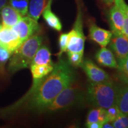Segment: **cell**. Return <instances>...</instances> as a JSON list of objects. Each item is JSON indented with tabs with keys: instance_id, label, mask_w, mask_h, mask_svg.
Masks as SVG:
<instances>
[{
	"instance_id": "1",
	"label": "cell",
	"mask_w": 128,
	"mask_h": 128,
	"mask_svg": "<svg viewBox=\"0 0 128 128\" xmlns=\"http://www.w3.org/2000/svg\"><path fill=\"white\" fill-rule=\"evenodd\" d=\"M76 75L68 61L60 58L45 77L33 80L28 107L34 111L46 110L62 90L74 82Z\"/></svg>"
},
{
	"instance_id": "2",
	"label": "cell",
	"mask_w": 128,
	"mask_h": 128,
	"mask_svg": "<svg viewBox=\"0 0 128 128\" xmlns=\"http://www.w3.org/2000/svg\"><path fill=\"white\" fill-rule=\"evenodd\" d=\"M43 38L38 33L32 35L12 53L9 60L8 70L14 73L30 67L36 51L42 45Z\"/></svg>"
},
{
	"instance_id": "3",
	"label": "cell",
	"mask_w": 128,
	"mask_h": 128,
	"mask_svg": "<svg viewBox=\"0 0 128 128\" xmlns=\"http://www.w3.org/2000/svg\"><path fill=\"white\" fill-rule=\"evenodd\" d=\"M118 86L110 79L98 83L91 82L86 97L94 106L107 109L116 104Z\"/></svg>"
},
{
	"instance_id": "4",
	"label": "cell",
	"mask_w": 128,
	"mask_h": 128,
	"mask_svg": "<svg viewBox=\"0 0 128 128\" xmlns=\"http://www.w3.org/2000/svg\"><path fill=\"white\" fill-rule=\"evenodd\" d=\"M85 94L79 85L74 82L62 90L46 110L56 112L66 109L83 102Z\"/></svg>"
},
{
	"instance_id": "5",
	"label": "cell",
	"mask_w": 128,
	"mask_h": 128,
	"mask_svg": "<svg viewBox=\"0 0 128 128\" xmlns=\"http://www.w3.org/2000/svg\"><path fill=\"white\" fill-rule=\"evenodd\" d=\"M39 28V24L37 21L28 16H24L12 28L17 33L23 43L32 35L37 33Z\"/></svg>"
},
{
	"instance_id": "6",
	"label": "cell",
	"mask_w": 128,
	"mask_h": 128,
	"mask_svg": "<svg viewBox=\"0 0 128 128\" xmlns=\"http://www.w3.org/2000/svg\"><path fill=\"white\" fill-rule=\"evenodd\" d=\"M80 66L84 70L88 78L91 81V82H102L111 79L106 72L88 59L83 60Z\"/></svg>"
},
{
	"instance_id": "7",
	"label": "cell",
	"mask_w": 128,
	"mask_h": 128,
	"mask_svg": "<svg viewBox=\"0 0 128 128\" xmlns=\"http://www.w3.org/2000/svg\"><path fill=\"white\" fill-rule=\"evenodd\" d=\"M22 44L18 34L12 28L2 26L0 30V46L12 54Z\"/></svg>"
},
{
	"instance_id": "8",
	"label": "cell",
	"mask_w": 128,
	"mask_h": 128,
	"mask_svg": "<svg viewBox=\"0 0 128 128\" xmlns=\"http://www.w3.org/2000/svg\"><path fill=\"white\" fill-rule=\"evenodd\" d=\"M109 44L112 51L118 60L128 56V39L122 33L113 34Z\"/></svg>"
},
{
	"instance_id": "9",
	"label": "cell",
	"mask_w": 128,
	"mask_h": 128,
	"mask_svg": "<svg viewBox=\"0 0 128 128\" xmlns=\"http://www.w3.org/2000/svg\"><path fill=\"white\" fill-rule=\"evenodd\" d=\"M112 35L111 31L99 28L96 24L92 23L90 25L89 39L95 42L101 47H106L110 43Z\"/></svg>"
},
{
	"instance_id": "10",
	"label": "cell",
	"mask_w": 128,
	"mask_h": 128,
	"mask_svg": "<svg viewBox=\"0 0 128 128\" xmlns=\"http://www.w3.org/2000/svg\"><path fill=\"white\" fill-rule=\"evenodd\" d=\"M0 14L2 26L8 28L14 26L23 17L10 5H6L1 10Z\"/></svg>"
},
{
	"instance_id": "11",
	"label": "cell",
	"mask_w": 128,
	"mask_h": 128,
	"mask_svg": "<svg viewBox=\"0 0 128 128\" xmlns=\"http://www.w3.org/2000/svg\"><path fill=\"white\" fill-rule=\"evenodd\" d=\"M124 13L114 4L109 12V21L113 34L122 33V32L124 26Z\"/></svg>"
},
{
	"instance_id": "12",
	"label": "cell",
	"mask_w": 128,
	"mask_h": 128,
	"mask_svg": "<svg viewBox=\"0 0 128 128\" xmlns=\"http://www.w3.org/2000/svg\"><path fill=\"white\" fill-rule=\"evenodd\" d=\"M96 60L100 65L112 68H118V62L113 52L106 47H102L96 54Z\"/></svg>"
},
{
	"instance_id": "13",
	"label": "cell",
	"mask_w": 128,
	"mask_h": 128,
	"mask_svg": "<svg viewBox=\"0 0 128 128\" xmlns=\"http://www.w3.org/2000/svg\"><path fill=\"white\" fill-rule=\"evenodd\" d=\"M69 40L66 52L84 53L85 35L78 33L73 28L68 33Z\"/></svg>"
},
{
	"instance_id": "14",
	"label": "cell",
	"mask_w": 128,
	"mask_h": 128,
	"mask_svg": "<svg viewBox=\"0 0 128 128\" xmlns=\"http://www.w3.org/2000/svg\"><path fill=\"white\" fill-rule=\"evenodd\" d=\"M52 2V0H48L47 4L42 14H43V17L46 23L50 28L55 30L56 31L60 32L62 28V23L58 17L51 10Z\"/></svg>"
},
{
	"instance_id": "15",
	"label": "cell",
	"mask_w": 128,
	"mask_h": 128,
	"mask_svg": "<svg viewBox=\"0 0 128 128\" xmlns=\"http://www.w3.org/2000/svg\"><path fill=\"white\" fill-rule=\"evenodd\" d=\"M116 104L122 113L128 116V84L118 86Z\"/></svg>"
},
{
	"instance_id": "16",
	"label": "cell",
	"mask_w": 128,
	"mask_h": 128,
	"mask_svg": "<svg viewBox=\"0 0 128 128\" xmlns=\"http://www.w3.org/2000/svg\"><path fill=\"white\" fill-rule=\"evenodd\" d=\"M31 65H54L51 59V53L47 46H40L35 54Z\"/></svg>"
},
{
	"instance_id": "17",
	"label": "cell",
	"mask_w": 128,
	"mask_h": 128,
	"mask_svg": "<svg viewBox=\"0 0 128 128\" xmlns=\"http://www.w3.org/2000/svg\"><path fill=\"white\" fill-rule=\"evenodd\" d=\"M48 0H30L28 4V16L38 22Z\"/></svg>"
},
{
	"instance_id": "18",
	"label": "cell",
	"mask_w": 128,
	"mask_h": 128,
	"mask_svg": "<svg viewBox=\"0 0 128 128\" xmlns=\"http://www.w3.org/2000/svg\"><path fill=\"white\" fill-rule=\"evenodd\" d=\"M54 66V65H31L30 68L33 80L45 77L52 71Z\"/></svg>"
},
{
	"instance_id": "19",
	"label": "cell",
	"mask_w": 128,
	"mask_h": 128,
	"mask_svg": "<svg viewBox=\"0 0 128 128\" xmlns=\"http://www.w3.org/2000/svg\"><path fill=\"white\" fill-rule=\"evenodd\" d=\"M118 75L123 82L128 84V56L124 59L118 60Z\"/></svg>"
},
{
	"instance_id": "20",
	"label": "cell",
	"mask_w": 128,
	"mask_h": 128,
	"mask_svg": "<svg viewBox=\"0 0 128 128\" xmlns=\"http://www.w3.org/2000/svg\"><path fill=\"white\" fill-rule=\"evenodd\" d=\"M29 0H9V5L23 17L28 14Z\"/></svg>"
},
{
	"instance_id": "21",
	"label": "cell",
	"mask_w": 128,
	"mask_h": 128,
	"mask_svg": "<svg viewBox=\"0 0 128 128\" xmlns=\"http://www.w3.org/2000/svg\"><path fill=\"white\" fill-rule=\"evenodd\" d=\"M68 52V62L71 66H80L83 62V54L81 52Z\"/></svg>"
},
{
	"instance_id": "22",
	"label": "cell",
	"mask_w": 128,
	"mask_h": 128,
	"mask_svg": "<svg viewBox=\"0 0 128 128\" xmlns=\"http://www.w3.org/2000/svg\"><path fill=\"white\" fill-rule=\"evenodd\" d=\"M12 53L2 46H0V71L4 70L6 64L10 60Z\"/></svg>"
},
{
	"instance_id": "23",
	"label": "cell",
	"mask_w": 128,
	"mask_h": 128,
	"mask_svg": "<svg viewBox=\"0 0 128 128\" xmlns=\"http://www.w3.org/2000/svg\"><path fill=\"white\" fill-rule=\"evenodd\" d=\"M112 124L115 128H128V116L121 113Z\"/></svg>"
},
{
	"instance_id": "24",
	"label": "cell",
	"mask_w": 128,
	"mask_h": 128,
	"mask_svg": "<svg viewBox=\"0 0 128 128\" xmlns=\"http://www.w3.org/2000/svg\"><path fill=\"white\" fill-rule=\"evenodd\" d=\"M69 40V34L67 33H62L59 38V46H60V52L58 54V56L60 57L61 56L63 53L66 52L67 47H68Z\"/></svg>"
},
{
	"instance_id": "25",
	"label": "cell",
	"mask_w": 128,
	"mask_h": 128,
	"mask_svg": "<svg viewBox=\"0 0 128 128\" xmlns=\"http://www.w3.org/2000/svg\"><path fill=\"white\" fill-rule=\"evenodd\" d=\"M107 113H108V122H113L115 119L121 114L119 108L116 104L112 106L110 108H107Z\"/></svg>"
},
{
	"instance_id": "26",
	"label": "cell",
	"mask_w": 128,
	"mask_h": 128,
	"mask_svg": "<svg viewBox=\"0 0 128 128\" xmlns=\"http://www.w3.org/2000/svg\"><path fill=\"white\" fill-rule=\"evenodd\" d=\"M100 108H94L88 112L86 120V126L93 122H98V115Z\"/></svg>"
},
{
	"instance_id": "27",
	"label": "cell",
	"mask_w": 128,
	"mask_h": 128,
	"mask_svg": "<svg viewBox=\"0 0 128 128\" xmlns=\"http://www.w3.org/2000/svg\"><path fill=\"white\" fill-rule=\"evenodd\" d=\"M114 4L122 11L124 16L128 17V5L124 0H114Z\"/></svg>"
},
{
	"instance_id": "28",
	"label": "cell",
	"mask_w": 128,
	"mask_h": 128,
	"mask_svg": "<svg viewBox=\"0 0 128 128\" xmlns=\"http://www.w3.org/2000/svg\"><path fill=\"white\" fill-rule=\"evenodd\" d=\"M108 121V119L107 110L106 108H100V112H99L98 115V122L103 124L105 122Z\"/></svg>"
},
{
	"instance_id": "29",
	"label": "cell",
	"mask_w": 128,
	"mask_h": 128,
	"mask_svg": "<svg viewBox=\"0 0 128 128\" xmlns=\"http://www.w3.org/2000/svg\"><path fill=\"white\" fill-rule=\"evenodd\" d=\"M122 33L128 39V17H126V16H124V24Z\"/></svg>"
},
{
	"instance_id": "30",
	"label": "cell",
	"mask_w": 128,
	"mask_h": 128,
	"mask_svg": "<svg viewBox=\"0 0 128 128\" xmlns=\"http://www.w3.org/2000/svg\"><path fill=\"white\" fill-rule=\"evenodd\" d=\"M87 127L89 128H101L103 127V124H101L99 122H93L88 124L87 126Z\"/></svg>"
},
{
	"instance_id": "31",
	"label": "cell",
	"mask_w": 128,
	"mask_h": 128,
	"mask_svg": "<svg viewBox=\"0 0 128 128\" xmlns=\"http://www.w3.org/2000/svg\"><path fill=\"white\" fill-rule=\"evenodd\" d=\"M102 128H114L113 126V124H112V122H105L104 124H103V127Z\"/></svg>"
},
{
	"instance_id": "32",
	"label": "cell",
	"mask_w": 128,
	"mask_h": 128,
	"mask_svg": "<svg viewBox=\"0 0 128 128\" xmlns=\"http://www.w3.org/2000/svg\"><path fill=\"white\" fill-rule=\"evenodd\" d=\"M7 1L8 0H0V12H1V10H2V8L6 5H7Z\"/></svg>"
},
{
	"instance_id": "33",
	"label": "cell",
	"mask_w": 128,
	"mask_h": 128,
	"mask_svg": "<svg viewBox=\"0 0 128 128\" xmlns=\"http://www.w3.org/2000/svg\"><path fill=\"white\" fill-rule=\"evenodd\" d=\"M104 2L106 3V4H112V2H113L114 1V0H103Z\"/></svg>"
},
{
	"instance_id": "34",
	"label": "cell",
	"mask_w": 128,
	"mask_h": 128,
	"mask_svg": "<svg viewBox=\"0 0 128 128\" xmlns=\"http://www.w3.org/2000/svg\"><path fill=\"white\" fill-rule=\"evenodd\" d=\"M1 19L0 18V30H1V28H2V23H1Z\"/></svg>"
}]
</instances>
